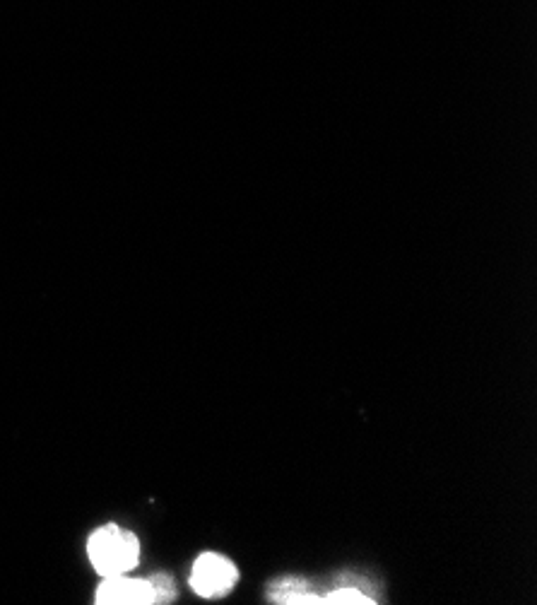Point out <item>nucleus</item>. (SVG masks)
<instances>
[{
  "instance_id": "1",
  "label": "nucleus",
  "mask_w": 537,
  "mask_h": 605,
  "mask_svg": "<svg viewBox=\"0 0 537 605\" xmlns=\"http://www.w3.org/2000/svg\"><path fill=\"white\" fill-rule=\"evenodd\" d=\"M87 557L102 577H116L138 567L140 543L126 528L114 524L97 528L87 540Z\"/></svg>"
},
{
  "instance_id": "2",
  "label": "nucleus",
  "mask_w": 537,
  "mask_h": 605,
  "mask_svg": "<svg viewBox=\"0 0 537 605\" xmlns=\"http://www.w3.org/2000/svg\"><path fill=\"white\" fill-rule=\"evenodd\" d=\"M239 581V569L220 552H203L191 569V589L203 598H222Z\"/></svg>"
},
{
  "instance_id": "3",
  "label": "nucleus",
  "mask_w": 537,
  "mask_h": 605,
  "mask_svg": "<svg viewBox=\"0 0 537 605\" xmlns=\"http://www.w3.org/2000/svg\"><path fill=\"white\" fill-rule=\"evenodd\" d=\"M99 605H152L155 603V591H152L150 579H128L123 574L106 577V581L97 589Z\"/></svg>"
},
{
  "instance_id": "4",
  "label": "nucleus",
  "mask_w": 537,
  "mask_h": 605,
  "mask_svg": "<svg viewBox=\"0 0 537 605\" xmlns=\"http://www.w3.org/2000/svg\"><path fill=\"white\" fill-rule=\"evenodd\" d=\"M309 591H311V584L306 579L287 577V579H277L268 586V598L270 603L289 605L292 603V598L302 596V593H309Z\"/></svg>"
},
{
  "instance_id": "5",
  "label": "nucleus",
  "mask_w": 537,
  "mask_h": 605,
  "mask_svg": "<svg viewBox=\"0 0 537 605\" xmlns=\"http://www.w3.org/2000/svg\"><path fill=\"white\" fill-rule=\"evenodd\" d=\"M326 601H328V605H371V603H376L374 598L367 596L364 591L350 589V586H342V589L328 593Z\"/></svg>"
},
{
  "instance_id": "6",
  "label": "nucleus",
  "mask_w": 537,
  "mask_h": 605,
  "mask_svg": "<svg viewBox=\"0 0 537 605\" xmlns=\"http://www.w3.org/2000/svg\"><path fill=\"white\" fill-rule=\"evenodd\" d=\"M150 584L152 591H155V603H171L176 598V593H179L169 574H155V577H150Z\"/></svg>"
}]
</instances>
